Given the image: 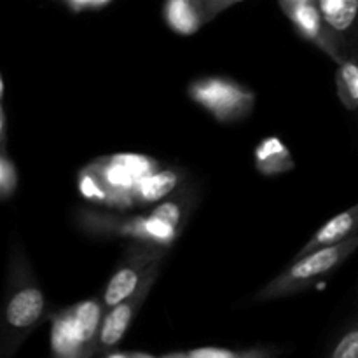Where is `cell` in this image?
<instances>
[{
    "label": "cell",
    "mask_w": 358,
    "mask_h": 358,
    "mask_svg": "<svg viewBox=\"0 0 358 358\" xmlns=\"http://www.w3.org/2000/svg\"><path fill=\"white\" fill-rule=\"evenodd\" d=\"M170 247L164 245H154V243H138V241H131L128 245L122 257L121 264L115 268L112 273L110 280L105 285L103 301L105 310L117 306L124 299H128L138 285L142 283L145 273L152 268L156 262L164 261Z\"/></svg>",
    "instance_id": "8992f818"
},
{
    "label": "cell",
    "mask_w": 358,
    "mask_h": 358,
    "mask_svg": "<svg viewBox=\"0 0 358 358\" xmlns=\"http://www.w3.org/2000/svg\"><path fill=\"white\" fill-rule=\"evenodd\" d=\"M358 248V236L341 241V243L331 245V247L318 248L304 257L294 259L292 264L283 269L278 276L266 283L262 289L252 297L254 304L271 303V301L287 299V297L297 296L306 292L308 289L320 282L325 276L332 275L338 268L345 264L346 259Z\"/></svg>",
    "instance_id": "3957f363"
},
{
    "label": "cell",
    "mask_w": 358,
    "mask_h": 358,
    "mask_svg": "<svg viewBox=\"0 0 358 358\" xmlns=\"http://www.w3.org/2000/svg\"><path fill=\"white\" fill-rule=\"evenodd\" d=\"M163 16L168 27L178 35H192L206 24L201 0H166Z\"/></svg>",
    "instance_id": "30bf717a"
},
{
    "label": "cell",
    "mask_w": 358,
    "mask_h": 358,
    "mask_svg": "<svg viewBox=\"0 0 358 358\" xmlns=\"http://www.w3.org/2000/svg\"><path fill=\"white\" fill-rule=\"evenodd\" d=\"M45 297L21 245L10 248L3 318L0 329V358H14L28 336L41 324Z\"/></svg>",
    "instance_id": "6da1fadb"
},
{
    "label": "cell",
    "mask_w": 358,
    "mask_h": 358,
    "mask_svg": "<svg viewBox=\"0 0 358 358\" xmlns=\"http://www.w3.org/2000/svg\"><path fill=\"white\" fill-rule=\"evenodd\" d=\"M161 264H163V261L156 262V264L145 273L138 289H136L128 299L119 303L117 306L110 308V310L105 313L103 322H101L100 327V334H98V353L110 352V350L114 348V346H117L119 343H121V339L124 338L126 332L131 327L133 320H135L136 315H138V311L142 310L143 303H145L147 297H149L157 276H159Z\"/></svg>",
    "instance_id": "52a82bcc"
},
{
    "label": "cell",
    "mask_w": 358,
    "mask_h": 358,
    "mask_svg": "<svg viewBox=\"0 0 358 358\" xmlns=\"http://www.w3.org/2000/svg\"><path fill=\"white\" fill-rule=\"evenodd\" d=\"M325 358H358V317L338 336Z\"/></svg>",
    "instance_id": "2e32d148"
},
{
    "label": "cell",
    "mask_w": 358,
    "mask_h": 358,
    "mask_svg": "<svg viewBox=\"0 0 358 358\" xmlns=\"http://www.w3.org/2000/svg\"><path fill=\"white\" fill-rule=\"evenodd\" d=\"M131 357L133 358H154L150 355H145V353H131Z\"/></svg>",
    "instance_id": "44dd1931"
},
{
    "label": "cell",
    "mask_w": 358,
    "mask_h": 358,
    "mask_svg": "<svg viewBox=\"0 0 358 358\" xmlns=\"http://www.w3.org/2000/svg\"><path fill=\"white\" fill-rule=\"evenodd\" d=\"M317 6L329 30L345 45V38L358 23V0H317Z\"/></svg>",
    "instance_id": "7c38bea8"
},
{
    "label": "cell",
    "mask_w": 358,
    "mask_h": 358,
    "mask_svg": "<svg viewBox=\"0 0 358 358\" xmlns=\"http://www.w3.org/2000/svg\"><path fill=\"white\" fill-rule=\"evenodd\" d=\"M76 220L80 229L94 236L124 238V240L138 241V243L164 245V247H171V243L182 233L180 227L157 219L150 212L147 215L122 217L83 208L77 212Z\"/></svg>",
    "instance_id": "277c9868"
},
{
    "label": "cell",
    "mask_w": 358,
    "mask_h": 358,
    "mask_svg": "<svg viewBox=\"0 0 358 358\" xmlns=\"http://www.w3.org/2000/svg\"><path fill=\"white\" fill-rule=\"evenodd\" d=\"M17 189V170L14 161L7 152V145L0 149V196L3 201H9Z\"/></svg>",
    "instance_id": "e0dca14e"
},
{
    "label": "cell",
    "mask_w": 358,
    "mask_h": 358,
    "mask_svg": "<svg viewBox=\"0 0 358 358\" xmlns=\"http://www.w3.org/2000/svg\"><path fill=\"white\" fill-rule=\"evenodd\" d=\"M182 182V173L173 168L156 170L147 175L138 184L135 191L136 206H149L154 203H161L173 194Z\"/></svg>",
    "instance_id": "4fadbf2b"
},
{
    "label": "cell",
    "mask_w": 358,
    "mask_h": 358,
    "mask_svg": "<svg viewBox=\"0 0 358 358\" xmlns=\"http://www.w3.org/2000/svg\"><path fill=\"white\" fill-rule=\"evenodd\" d=\"M285 16L289 17L290 23L297 30V34L304 38V41L311 42L322 49V52L329 56L332 62L341 63L348 52H345L343 44L334 37L329 27L325 24L324 17H322L320 9H318L317 2L308 3H297V6H290L282 9Z\"/></svg>",
    "instance_id": "ba28073f"
},
{
    "label": "cell",
    "mask_w": 358,
    "mask_h": 358,
    "mask_svg": "<svg viewBox=\"0 0 358 358\" xmlns=\"http://www.w3.org/2000/svg\"><path fill=\"white\" fill-rule=\"evenodd\" d=\"M187 94L220 124L243 121L255 107V93L250 87L222 76L198 77L187 86Z\"/></svg>",
    "instance_id": "5b68a950"
},
{
    "label": "cell",
    "mask_w": 358,
    "mask_h": 358,
    "mask_svg": "<svg viewBox=\"0 0 358 358\" xmlns=\"http://www.w3.org/2000/svg\"><path fill=\"white\" fill-rule=\"evenodd\" d=\"M159 168L138 154H114L87 164L79 173V191L87 201L107 208H133L140 182Z\"/></svg>",
    "instance_id": "7a4b0ae2"
},
{
    "label": "cell",
    "mask_w": 358,
    "mask_h": 358,
    "mask_svg": "<svg viewBox=\"0 0 358 358\" xmlns=\"http://www.w3.org/2000/svg\"><path fill=\"white\" fill-rule=\"evenodd\" d=\"M358 236V203L350 206L345 212L338 213L332 217L331 220L324 224L313 236L308 240V243L297 252L294 259L304 257V255L311 254V252L318 250V248L331 247V245L341 243V241L350 240V238Z\"/></svg>",
    "instance_id": "9c48e42d"
},
{
    "label": "cell",
    "mask_w": 358,
    "mask_h": 358,
    "mask_svg": "<svg viewBox=\"0 0 358 358\" xmlns=\"http://www.w3.org/2000/svg\"><path fill=\"white\" fill-rule=\"evenodd\" d=\"M238 2H243V0H201L206 23H210L213 17H217L220 13H224V10H227Z\"/></svg>",
    "instance_id": "ac0fdd59"
},
{
    "label": "cell",
    "mask_w": 358,
    "mask_h": 358,
    "mask_svg": "<svg viewBox=\"0 0 358 358\" xmlns=\"http://www.w3.org/2000/svg\"><path fill=\"white\" fill-rule=\"evenodd\" d=\"M166 358H189L187 355H170V357H166Z\"/></svg>",
    "instance_id": "7402d4cb"
},
{
    "label": "cell",
    "mask_w": 358,
    "mask_h": 358,
    "mask_svg": "<svg viewBox=\"0 0 358 358\" xmlns=\"http://www.w3.org/2000/svg\"><path fill=\"white\" fill-rule=\"evenodd\" d=\"M105 358H133L131 355H126V353H119V352H114V353H108Z\"/></svg>",
    "instance_id": "ffe728a7"
},
{
    "label": "cell",
    "mask_w": 358,
    "mask_h": 358,
    "mask_svg": "<svg viewBox=\"0 0 358 358\" xmlns=\"http://www.w3.org/2000/svg\"><path fill=\"white\" fill-rule=\"evenodd\" d=\"M336 93L348 110H358V62L353 52L338 63L336 70Z\"/></svg>",
    "instance_id": "5bb4252c"
},
{
    "label": "cell",
    "mask_w": 358,
    "mask_h": 358,
    "mask_svg": "<svg viewBox=\"0 0 358 358\" xmlns=\"http://www.w3.org/2000/svg\"><path fill=\"white\" fill-rule=\"evenodd\" d=\"M353 55H355V58H357V62H358V49H357L355 52H353Z\"/></svg>",
    "instance_id": "603a6c76"
},
{
    "label": "cell",
    "mask_w": 358,
    "mask_h": 358,
    "mask_svg": "<svg viewBox=\"0 0 358 358\" xmlns=\"http://www.w3.org/2000/svg\"><path fill=\"white\" fill-rule=\"evenodd\" d=\"M278 2H280V7H282V9H285V7H290V6H297V3L317 2V0H278Z\"/></svg>",
    "instance_id": "d6986e66"
},
{
    "label": "cell",
    "mask_w": 358,
    "mask_h": 358,
    "mask_svg": "<svg viewBox=\"0 0 358 358\" xmlns=\"http://www.w3.org/2000/svg\"><path fill=\"white\" fill-rule=\"evenodd\" d=\"M191 198L185 194H180L157 203V206H154V208L150 210V213H152L154 217H157V219L164 220V222L171 224V226L175 227H180L182 229L184 222L187 220V213L189 210H191Z\"/></svg>",
    "instance_id": "9a60e30c"
},
{
    "label": "cell",
    "mask_w": 358,
    "mask_h": 358,
    "mask_svg": "<svg viewBox=\"0 0 358 358\" xmlns=\"http://www.w3.org/2000/svg\"><path fill=\"white\" fill-rule=\"evenodd\" d=\"M254 163L259 173L264 177H276L294 170L296 166L289 147L278 136H268L259 143L254 152Z\"/></svg>",
    "instance_id": "8fae6325"
}]
</instances>
